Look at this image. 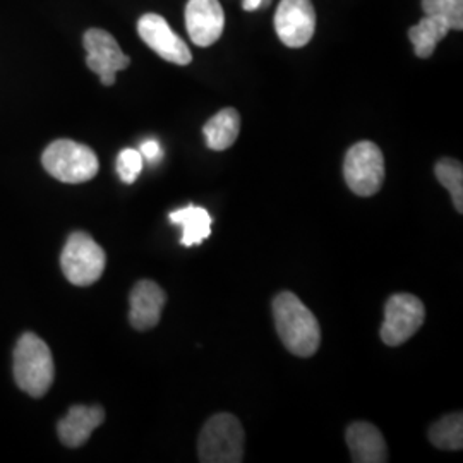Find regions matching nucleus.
Instances as JSON below:
<instances>
[{
  "label": "nucleus",
  "mask_w": 463,
  "mask_h": 463,
  "mask_svg": "<svg viewBox=\"0 0 463 463\" xmlns=\"http://www.w3.org/2000/svg\"><path fill=\"white\" fill-rule=\"evenodd\" d=\"M107 256L99 242L86 232L69 235L61 254V268L67 280L78 287L99 281L105 271Z\"/></svg>",
  "instance_id": "39448f33"
},
{
  "label": "nucleus",
  "mask_w": 463,
  "mask_h": 463,
  "mask_svg": "<svg viewBox=\"0 0 463 463\" xmlns=\"http://www.w3.org/2000/svg\"><path fill=\"white\" fill-rule=\"evenodd\" d=\"M139 153H141L143 160H146L149 164H158L160 158H162V155H164L162 146H160V143H158L156 139H146V141L141 145Z\"/></svg>",
  "instance_id": "4be33fe9"
},
{
  "label": "nucleus",
  "mask_w": 463,
  "mask_h": 463,
  "mask_svg": "<svg viewBox=\"0 0 463 463\" xmlns=\"http://www.w3.org/2000/svg\"><path fill=\"white\" fill-rule=\"evenodd\" d=\"M42 164L53 179L64 184L88 183L99 168L95 151L71 139H57L49 145L42 155Z\"/></svg>",
  "instance_id": "20e7f679"
},
{
  "label": "nucleus",
  "mask_w": 463,
  "mask_h": 463,
  "mask_svg": "<svg viewBox=\"0 0 463 463\" xmlns=\"http://www.w3.org/2000/svg\"><path fill=\"white\" fill-rule=\"evenodd\" d=\"M55 378L49 345L34 333H24L14 348V380L30 397H43Z\"/></svg>",
  "instance_id": "f03ea898"
},
{
  "label": "nucleus",
  "mask_w": 463,
  "mask_h": 463,
  "mask_svg": "<svg viewBox=\"0 0 463 463\" xmlns=\"http://www.w3.org/2000/svg\"><path fill=\"white\" fill-rule=\"evenodd\" d=\"M436 177L443 187H447L453 199L455 210L458 213H463V166L460 162L451 160V158H443L436 164Z\"/></svg>",
  "instance_id": "6ab92c4d"
},
{
  "label": "nucleus",
  "mask_w": 463,
  "mask_h": 463,
  "mask_svg": "<svg viewBox=\"0 0 463 463\" xmlns=\"http://www.w3.org/2000/svg\"><path fill=\"white\" fill-rule=\"evenodd\" d=\"M426 319L424 304L412 294H395L384 306V321L381 326V340L397 347L411 340Z\"/></svg>",
  "instance_id": "0eeeda50"
},
{
  "label": "nucleus",
  "mask_w": 463,
  "mask_h": 463,
  "mask_svg": "<svg viewBox=\"0 0 463 463\" xmlns=\"http://www.w3.org/2000/svg\"><path fill=\"white\" fill-rule=\"evenodd\" d=\"M352 462H388V448L380 430L369 422H354L345 432Z\"/></svg>",
  "instance_id": "4468645a"
},
{
  "label": "nucleus",
  "mask_w": 463,
  "mask_h": 463,
  "mask_svg": "<svg viewBox=\"0 0 463 463\" xmlns=\"http://www.w3.org/2000/svg\"><path fill=\"white\" fill-rule=\"evenodd\" d=\"M86 49V66L95 74H99V81L105 86L116 83L117 72L128 69L131 59L120 50L116 38L105 30L91 28L83 36Z\"/></svg>",
  "instance_id": "6e6552de"
},
{
  "label": "nucleus",
  "mask_w": 463,
  "mask_h": 463,
  "mask_svg": "<svg viewBox=\"0 0 463 463\" xmlns=\"http://www.w3.org/2000/svg\"><path fill=\"white\" fill-rule=\"evenodd\" d=\"M269 4V0H242V9L244 11H258L260 7H263V5H268Z\"/></svg>",
  "instance_id": "5701e85b"
},
{
  "label": "nucleus",
  "mask_w": 463,
  "mask_h": 463,
  "mask_svg": "<svg viewBox=\"0 0 463 463\" xmlns=\"http://www.w3.org/2000/svg\"><path fill=\"white\" fill-rule=\"evenodd\" d=\"M143 162L139 149H122L117 156V174L122 183L133 184L143 172Z\"/></svg>",
  "instance_id": "412c9836"
},
{
  "label": "nucleus",
  "mask_w": 463,
  "mask_h": 463,
  "mask_svg": "<svg viewBox=\"0 0 463 463\" xmlns=\"http://www.w3.org/2000/svg\"><path fill=\"white\" fill-rule=\"evenodd\" d=\"M185 28L198 47H210L225 28V13L218 0H189L185 5Z\"/></svg>",
  "instance_id": "9b49d317"
},
{
  "label": "nucleus",
  "mask_w": 463,
  "mask_h": 463,
  "mask_svg": "<svg viewBox=\"0 0 463 463\" xmlns=\"http://www.w3.org/2000/svg\"><path fill=\"white\" fill-rule=\"evenodd\" d=\"M449 30H451L449 24L441 17L426 14L409 32V38L414 45L415 55L420 59H430L438 43L447 36Z\"/></svg>",
  "instance_id": "f3484780"
},
{
  "label": "nucleus",
  "mask_w": 463,
  "mask_h": 463,
  "mask_svg": "<svg viewBox=\"0 0 463 463\" xmlns=\"http://www.w3.org/2000/svg\"><path fill=\"white\" fill-rule=\"evenodd\" d=\"M204 139L206 146L213 151H223L231 148L237 141L241 133V116L235 109H223L212 117L204 128Z\"/></svg>",
  "instance_id": "dca6fc26"
},
{
  "label": "nucleus",
  "mask_w": 463,
  "mask_h": 463,
  "mask_svg": "<svg viewBox=\"0 0 463 463\" xmlns=\"http://www.w3.org/2000/svg\"><path fill=\"white\" fill-rule=\"evenodd\" d=\"M168 218L174 225L183 229L181 244L185 248L199 246L203 241H206L212 235L213 220H212V215L201 206L189 204L185 208L172 212Z\"/></svg>",
  "instance_id": "2eb2a0df"
},
{
  "label": "nucleus",
  "mask_w": 463,
  "mask_h": 463,
  "mask_svg": "<svg viewBox=\"0 0 463 463\" xmlns=\"http://www.w3.org/2000/svg\"><path fill=\"white\" fill-rule=\"evenodd\" d=\"M137 33L149 49L156 52L164 61L187 66L193 61V53L179 34L174 33L165 17L148 13L137 21Z\"/></svg>",
  "instance_id": "9d476101"
},
{
  "label": "nucleus",
  "mask_w": 463,
  "mask_h": 463,
  "mask_svg": "<svg viewBox=\"0 0 463 463\" xmlns=\"http://www.w3.org/2000/svg\"><path fill=\"white\" fill-rule=\"evenodd\" d=\"M344 177L357 196H374L384 183V156L380 146L361 141L348 149L344 162Z\"/></svg>",
  "instance_id": "423d86ee"
},
{
  "label": "nucleus",
  "mask_w": 463,
  "mask_h": 463,
  "mask_svg": "<svg viewBox=\"0 0 463 463\" xmlns=\"http://www.w3.org/2000/svg\"><path fill=\"white\" fill-rule=\"evenodd\" d=\"M315 30L316 11L311 0H281L275 14V32L287 47H306Z\"/></svg>",
  "instance_id": "1a4fd4ad"
},
{
  "label": "nucleus",
  "mask_w": 463,
  "mask_h": 463,
  "mask_svg": "<svg viewBox=\"0 0 463 463\" xmlns=\"http://www.w3.org/2000/svg\"><path fill=\"white\" fill-rule=\"evenodd\" d=\"M199 460L203 463H239L244 460V430L232 414H216L199 434Z\"/></svg>",
  "instance_id": "7ed1b4c3"
},
{
  "label": "nucleus",
  "mask_w": 463,
  "mask_h": 463,
  "mask_svg": "<svg viewBox=\"0 0 463 463\" xmlns=\"http://www.w3.org/2000/svg\"><path fill=\"white\" fill-rule=\"evenodd\" d=\"M103 420H105V411L99 405L95 407L74 405L59 422L57 432L61 441L67 448L83 447L84 443L90 439V436L93 434V430L103 424Z\"/></svg>",
  "instance_id": "ddd939ff"
},
{
  "label": "nucleus",
  "mask_w": 463,
  "mask_h": 463,
  "mask_svg": "<svg viewBox=\"0 0 463 463\" xmlns=\"http://www.w3.org/2000/svg\"><path fill=\"white\" fill-rule=\"evenodd\" d=\"M273 317L283 345L298 357H313L321 344V328L311 309L292 294L281 292L273 300Z\"/></svg>",
  "instance_id": "f257e3e1"
},
{
  "label": "nucleus",
  "mask_w": 463,
  "mask_h": 463,
  "mask_svg": "<svg viewBox=\"0 0 463 463\" xmlns=\"http://www.w3.org/2000/svg\"><path fill=\"white\" fill-rule=\"evenodd\" d=\"M422 9L430 16L441 17L451 30H463V0H422Z\"/></svg>",
  "instance_id": "aec40b11"
},
{
  "label": "nucleus",
  "mask_w": 463,
  "mask_h": 463,
  "mask_svg": "<svg viewBox=\"0 0 463 463\" xmlns=\"http://www.w3.org/2000/svg\"><path fill=\"white\" fill-rule=\"evenodd\" d=\"M430 443L439 449L460 451L463 448L462 412L447 415L434 422L430 430Z\"/></svg>",
  "instance_id": "a211bd4d"
},
{
  "label": "nucleus",
  "mask_w": 463,
  "mask_h": 463,
  "mask_svg": "<svg viewBox=\"0 0 463 463\" xmlns=\"http://www.w3.org/2000/svg\"><path fill=\"white\" fill-rule=\"evenodd\" d=\"M165 302V292L158 283L151 280L137 281L131 292V325L139 331L155 328L160 323Z\"/></svg>",
  "instance_id": "f8f14e48"
}]
</instances>
